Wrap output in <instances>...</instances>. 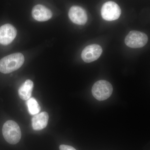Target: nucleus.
I'll return each instance as SVG.
<instances>
[{"mask_svg": "<svg viewBox=\"0 0 150 150\" xmlns=\"http://www.w3.org/2000/svg\"><path fill=\"white\" fill-rule=\"evenodd\" d=\"M33 83L32 81L27 80L21 86L18 91L20 98L23 100H28L32 95Z\"/></svg>", "mask_w": 150, "mask_h": 150, "instance_id": "9b49d317", "label": "nucleus"}, {"mask_svg": "<svg viewBox=\"0 0 150 150\" xmlns=\"http://www.w3.org/2000/svg\"><path fill=\"white\" fill-rule=\"evenodd\" d=\"M49 115L46 112L35 114L33 117L31 122L33 130L39 131L46 128L48 125Z\"/></svg>", "mask_w": 150, "mask_h": 150, "instance_id": "9d476101", "label": "nucleus"}, {"mask_svg": "<svg viewBox=\"0 0 150 150\" xmlns=\"http://www.w3.org/2000/svg\"><path fill=\"white\" fill-rule=\"evenodd\" d=\"M103 52L101 46L93 44L87 46L81 53V58L86 63H91L96 61L101 56Z\"/></svg>", "mask_w": 150, "mask_h": 150, "instance_id": "423d86ee", "label": "nucleus"}, {"mask_svg": "<svg viewBox=\"0 0 150 150\" xmlns=\"http://www.w3.org/2000/svg\"><path fill=\"white\" fill-rule=\"evenodd\" d=\"M26 103L30 114L32 115H35L40 112V105L35 98H30L28 100Z\"/></svg>", "mask_w": 150, "mask_h": 150, "instance_id": "f8f14e48", "label": "nucleus"}, {"mask_svg": "<svg viewBox=\"0 0 150 150\" xmlns=\"http://www.w3.org/2000/svg\"><path fill=\"white\" fill-rule=\"evenodd\" d=\"M5 139L11 144H16L21 139V132L18 124L12 120L7 121L2 128Z\"/></svg>", "mask_w": 150, "mask_h": 150, "instance_id": "f03ea898", "label": "nucleus"}, {"mask_svg": "<svg viewBox=\"0 0 150 150\" xmlns=\"http://www.w3.org/2000/svg\"><path fill=\"white\" fill-rule=\"evenodd\" d=\"M33 17L38 21H46L52 18V13L49 9L42 5H37L33 8Z\"/></svg>", "mask_w": 150, "mask_h": 150, "instance_id": "1a4fd4ad", "label": "nucleus"}, {"mask_svg": "<svg viewBox=\"0 0 150 150\" xmlns=\"http://www.w3.org/2000/svg\"><path fill=\"white\" fill-rule=\"evenodd\" d=\"M24 57L21 53H15L0 60V72L7 74L18 69L23 64Z\"/></svg>", "mask_w": 150, "mask_h": 150, "instance_id": "f257e3e1", "label": "nucleus"}, {"mask_svg": "<svg viewBox=\"0 0 150 150\" xmlns=\"http://www.w3.org/2000/svg\"><path fill=\"white\" fill-rule=\"evenodd\" d=\"M148 37L144 33L132 30L126 35L125 43L126 46L133 48H141L146 44Z\"/></svg>", "mask_w": 150, "mask_h": 150, "instance_id": "20e7f679", "label": "nucleus"}, {"mask_svg": "<svg viewBox=\"0 0 150 150\" xmlns=\"http://www.w3.org/2000/svg\"><path fill=\"white\" fill-rule=\"evenodd\" d=\"M121 13V8L114 2L108 1L104 3L101 8V16L103 19L107 21L118 19Z\"/></svg>", "mask_w": 150, "mask_h": 150, "instance_id": "39448f33", "label": "nucleus"}, {"mask_svg": "<svg viewBox=\"0 0 150 150\" xmlns=\"http://www.w3.org/2000/svg\"><path fill=\"white\" fill-rule=\"evenodd\" d=\"M59 149L60 150H76L73 147L66 145H60Z\"/></svg>", "mask_w": 150, "mask_h": 150, "instance_id": "ddd939ff", "label": "nucleus"}, {"mask_svg": "<svg viewBox=\"0 0 150 150\" xmlns=\"http://www.w3.org/2000/svg\"><path fill=\"white\" fill-rule=\"evenodd\" d=\"M69 17L72 22L79 25H84L88 20V16L86 11L82 8L78 6H73L70 9Z\"/></svg>", "mask_w": 150, "mask_h": 150, "instance_id": "6e6552de", "label": "nucleus"}, {"mask_svg": "<svg viewBox=\"0 0 150 150\" xmlns=\"http://www.w3.org/2000/svg\"><path fill=\"white\" fill-rule=\"evenodd\" d=\"M113 88L110 83L105 80H99L94 84L92 93L95 98L99 101L109 98L112 94Z\"/></svg>", "mask_w": 150, "mask_h": 150, "instance_id": "7ed1b4c3", "label": "nucleus"}, {"mask_svg": "<svg viewBox=\"0 0 150 150\" xmlns=\"http://www.w3.org/2000/svg\"><path fill=\"white\" fill-rule=\"evenodd\" d=\"M17 30L13 25L6 24L0 27V44L7 45L16 37Z\"/></svg>", "mask_w": 150, "mask_h": 150, "instance_id": "0eeeda50", "label": "nucleus"}]
</instances>
